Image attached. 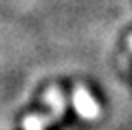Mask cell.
<instances>
[{"mask_svg": "<svg viewBox=\"0 0 132 130\" xmlns=\"http://www.w3.org/2000/svg\"><path fill=\"white\" fill-rule=\"evenodd\" d=\"M52 120H54L52 116L44 118V116H36V114H34V116H28V118H26L22 126H24V130H44L46 124L52 122Z\"/></svg>", "mask_w": 132, "mask_h": 130, "instance_id": "3957f363", "label": "cell"}, {"mask_svg": "<svg viewBox=\"0 0 132 130\" xmlns=\"http://www.w3.org/2000/svg\"><path fill=\"white\" fill-rule=\"evenodd\" d=\"M46 102L50 104V108H52V118L56 120V118H60L62 116V112H64V108H66V102H64V98H62V94H60V90L56 88H52L48 90V94H46Z\"/></svg>", "mask_w": 132, "mask_h": 130, "instance_id": "7a4b0ae2", "label": "cell"}, {"mask_svg": "<svg viewBox=\"0 0 132 130\" xmlns=\"http://www.w3.org/2000/svg\"><path fill=\"white\" fill-rule=\"evenodd\" d=\"M130 48H132V38H130Z\"/></svg>", "mask_w": 132, "mask_h": 130, "instance_id": "277c9868", "label": "cell"}, {"mask_svg": "<svg viewBox=\"0 0 132 130\" xmlns=\"http://www.w3.org/2000/svg\"><path fill=\"white\" fill-rule=\"evenodd\" d=\"M72 104H74V110L78 112V116H82L86 120H94L96 116L100 114L98 102L92 98V94L86 88L78 86L72 94Z\"/></svg>", "mask_w": 132, "mask_h": 130, "instance_id": "6da1fadb", "label": "cell"}]
</instances>
